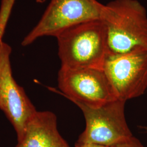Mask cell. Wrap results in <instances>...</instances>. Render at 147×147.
Masks as SVG:
<instances>
[{
    "label": "cell",
    "instance_id": "obj_9",
    "mask_svg": "<svg viewBox=\"0 0 147 147\" xmlns=\"http://www.w3.org/2000/svg\"><path fill=\"white\" fill-rule=\"evenodd\" d=\"M16 0H1L0 5V41L5 31L9 18Z\"/></svg>",
    "mask_w": 147,
    "mask_h": 147
},
{
    "label": "cell",
    "instance_id": "obj_1",
    "mask_svg": "<svg viewBox=\"0 0 147 147\" xmlns=\"http://www.w3.org/2000/svg\"><path fill=\"white\" fill-rule=\"evenodd\" d=\"M107 32V55L147 50V12L138 0H113L104 5L101 19Z\"/></svg>",
    "mask_w": 147,
    "mask_h": 147
},
{
    "label": "cell",
    "instance_id": "obj_13",
    "mask_svg": "<svg viewBox=\"0 0 147 147\" xmlns=\"http://www.w3.org/2000/svg\"><path fill=\"white\" fill-rule=\"evenodd\" d=\"M37 3H42L44 2H45L47 0H36Z\"/></svg>",
    "mask_w": 147,
    "mask_h": 147
},
{
    "label": "cell",
    "instance_id": "obj_6",
    "mask_svg": "<svg viewBox=\"0 0 147 147\" xmlns=\"http://www.w3.org/2000/svg\"><path fill=\"white\" fill-rule=\"evenodd\" d=\"M103 70L118 99L126 102L140 97L147 89V50L107 55Z\"/></svg>",
    "mask_w": 147,
    "mask_h": 147
},
{
    "label": "cell",
    "instance_id": "obj_3",
    "mask_svg": "<svg viewBox=\"0 0 147 147\" xmlns=\"http://www.w3.org/2000/svg\"><path fill=\"white\" fill-rule=\"evenodd\" d=\"M73 102L82 111L86 121L85 129L76 144H95L112 147L133 136L125 117V101L118 99L98 107Z\"/></svg>",
    "mask_w": 147,
    "mask_h": 147
},
{
    "label": "cell",
    "instance_id": "obj_10",
    "mask_svg": "<svg viewBox=\"0 0 147 147\" xmlns=\"http://www.w3.org/2000/svg\"><path fill=\"white\" fill-rule=\"evenodd\" d=\"M112 147H144V146L138 138L133 136L126 141Z\"/></svg>",
    "mask_w": 147,
    "mask_h": 147
},
{
    "label": "cell",
    "instance_id": "obj_14",
    "mask_svg": "<svg viewBox=\"0 0 147 147\" xmlns=\"http://www.w3.org/2000/svg\"><path fill=\"white\" fill-rule=\"evenodd\" d=\"M0 42H1V41H0Z\"/></svg>",
    "mask_w": 147,
    "mask_h": 147
},
{
    "label": "cell",
    "instance_id": "obj_11",
    "mask_svg": "<svg viewBox=\"0 0 147 147\" xmlns=\"http://www.w3.org/2000/svg\"><path fill=\"white\" fill-rule=\"evenodd\" d=\"M75 147H110L102 146L99 144H83V145H77L75 144Z\"/></svg>",
    "mask_w": 147,
    "mask_h": 147
},
{
    "label": "cell",
    "instance_id": "obj_5",
    "mask_svg": "<svg viewBox=\"0 0 147 147\" xmlns=\"http://www.w3.org/2000/svg\"><path fill=\"white\" fill-rule=\"evenodd\" d=\"M58 93L71 101L98 107L118 99L103 69L61 68Z\"/></svg>",
    "mask_w": 147,
    "mask_h": 147
},
{
    "label": "cell",
    "instance_id": "obj_7",
    "mask_svg": "<svg viewBox=\"0 0 147 147\" xmlns=\"http://www.w3.org/2000/svg\"><path fill=\"white\" fill-rule=\"evenodd\" d=\"M11 48L0 42V109L14 128L18 142L23 138L28 121L37 112L24 89L14 79L11 64Z\"/></svg>",
    "mask_w": 147,
    "mask_h": 147
},
{
    "label": "cell",
    "instance_id": "obj_12",
    "mask_svg": "<svg viewBox=\"0 0 147 147\" xmlns=\"http://www.w3.org/2000/svg\"><path fill=\"white\" fill-rule=\"evenodd\" d=\"M139 127L143 130L144 132L147 134V126H140Z\"/></svg>",
    "mask_w": 147,
    "mask_h": 147
},
{
    "label": "cell",
    "instance_id": "obj_8",
    "mask_svg": "<svg viewBox=\"0 0 147 147\" xmlns=\"http://www.w3.org/2000/svg\"><path fill=\"white\" fill-rule=\"evenodd\" d=\"M15 147H70L60 135L57 117L51 111H38L28 121L21 141Z\"/></svg>",
    "mask_w": 147,
    "mask_h": 147
},
{
    "label": "cell",
    "instance_id": "obj_4",
    "mask_svg": "<svg viewBox=\"0 0 147 147\" xmlns=\"http://www.w3.org/2000/svg\"><path fill=\"white\" fill-rule=\"evenodd\" d=\"M104 5L97 0H51L37 25L25 37L26 47L38 38L56 37L70 27L86 21L101 19Z\"/></svg>",
    "mask_w": 147,
    "mask_h": 147
},
{
    "label": "cell",
    "instance_id": "obj_2",
    "mask_svg": "<svg viewBox=\"0 0 147 147\" xmlns=\"http://www.w3.org/2000/svg\"><path fill=\"white\" fill-rule=\"evenodd\" d=\"M56 38L61 68L103 69L107 45L106 28L102 20L80 23Z\"/></svg>",
    "mask_w": 147,
    "mask_h": 147
}]
</instances>
